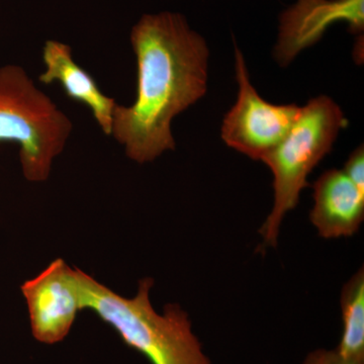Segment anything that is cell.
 I'll use <instances>...</instances> for the list:
<instances>
[{
  "label": "cell",
  "instance_id": "6da1fadb",
  "mask_svg": "<svg viewBox=\"0 0 364 364\" xmlns=\"http://www.w3.org/2000/svg\"><path fill=\"white\" fill-rule=\"evenodd\" d=\"M136 61L133 104H117L112 136L127 156L144 164L176 149L171 124L208 90L207 41L183 14H146L132 28Z\"/></svg>",
  "mask_w": 364,
  "mask_h": 364
},
{
  "label": "cell",
  "instance_id": "7a4b0ae2",
  "mask_svg": "<svg viewBox=\"0 0 364 364\" xmlns=\"http://www.w3.org/2000/svg\"><path fill=\"white\" fill-rule=\"evenodd\" d=\"M80 282L83 310L93 311L151 364H213L181 306H166L162 314L154 310L150 301L152 279L141 280L132 299L114 293L82 270Z\"/></svg>",
  "mask_w": 364,
  "mask_h": 364
},
{
  "label": "cell",
  "instance_id": "3957f363",
  "mask_svg": "<svg viewBox=\"0 0 364 364\" xmlns=\"http://www.w3.org/2000/svg\"><path fill=\"white\" fill-rule=\"evenodd\" d=\"M73 124L28 72L9 64L0 68V142L20 147L26 181L42 182L65 149Z\"/></svg>",
  "mask_w": 364,
  "mask_h": 364
},
{
  "label": "cell",
  "instance_id": "277c9868",
  "mask_svg": "<svg viewBox=\"0 0 364 364\" xmlns=\"http://www.w3.org/2000/svg\"><path fill=\"white\" fill-rule=\"evenodd\" d=\"M347 124L344 112L332 98H312L301 107L284 139L263 158L272 170L274 189V205L259 230L263 248L277 245L284 217L298 205L301 191L310 186L308 176L331 152L339 132Z\"/></svg>",
  "mask_w": 364,
  "mask_h": 364
},
{
  "label": "cell",
  "instance_id": "5b68a950",
  "mask_svg": "<svg viewBox=\"0 0 364 364\" xmlns=\"http://www.w3.org/2000/svg\"><path fill=\"white\" fill-rule=\"evenodd\" d=\"M235 58L238 97L223 121L222 139L229 147L262 161L287 135L301 107L273 105L263 100L251 85L245 59L238 47Z\"/></svg>",
  "mask_w": 364,
  "mask_h": 364
},
{
  "label": "cell",
  "instance_id": "8992f818",
  "mask_svg": "<svg viewBox=\"0 0 364 364\" xmlns=\"http://www.w3.org/2000/svg\"><path fill=\"white\" fill-rule=\"evenodd\" d=\"M80 269L58 258L21 286L33 337L44 344L66 338L83 310Z\"/></svg>",
  "mask_w": 364,
  "mask_h": 364
},
{
  "label": "cell",
  "instance_id": "52a82bcc",
  "mask_svg": "<svg viewBox=\"0 0 364 364\" xmlns=\"http://www.w3.org/2000/svg\"><path fill=\"white\" fill-rule=\"evenodd\" d=\"M346 21L349 32L363 35L364 0H296L279 16L274 57L287 66L299 53L322 39L328 28Z\"/></svg>",
  "mask_w": 364,
  "mask_h": 364
},
{
  "label": "cell",
  "instance_id": "ba28073f",
  "mask_svg": "<svg viewBox=\"0 0 364 364\" xmlns=\"http://www.w3.org/2000/svg\"><path fill=\"white\" fill-rule=\"evenodd\" d=\"M42 59L45 70L40 74V82L59 83L67 97L90 109L102 133L111 136L117 102L102 92L95 78L76 63L70 46L57 40L46 41Z\"/></svg>",
  "mask_w": 364,
  "mask_h": 364
},
{
  "label": "cell",
  "instance_id": "9c48e42d",
  "mask_svg": "<svg viewBox=\"0 0 364 364\" xmlns=\"http://www.w3.org/2000/svg\"><path fill=\"white\" fill-rule=\"evenodd\" d=\"M315 205L311 223L326 239L351 237L364 220V193L343 170L325 171L313 184Z\"/></svg>",
  "mask_w": 364,
  "mask_h": 364
},
{
  "label": "cell",
  "instance_id": "30bf717a",
  "mask_svg": "<svg viewBox=\"0 0 364 364\" xmlns=\"http://www.w3.org/2000/svg\"><path fill=\"white\" fill-rule=\"evenodd\" d=\"M342 333L336 350L345 358L364 363V269L361 267L341 294Z\"/></svg>",
  "mask_w": 364,
  "mask_h": 364
},
{
  "label": "cell",
  "instance_id": "8fae6325",
  "mask_svg": "<svg viewBox=\"0 0 364 364\" xmlns=\"http://www.w3.org/2000/svg\"><path fill=\"white\" fill-rule=\"evenodd\" d=\"M343 171L348 178L364 193V149L363 146H359L345 163Z\"/></svg>",
  "mask_w": 364,
  "mask_h": 364
},
{
  "label": "cell",
  "instance_id": "7c38bea8",
  "mask_svg": "<svg viewBox=\"0 0 364 364\" xmlns=\"http://www.w3.org/2000/svg\"><path fill=\"white\" fill-rule=\"evenodd\" d=\"M303 364H364L361 361L345 358L335 349L318 348L306 356Z\"/></svg>",
  "mask_w": 364,
  "mask_h": 364
}]
</instances>
